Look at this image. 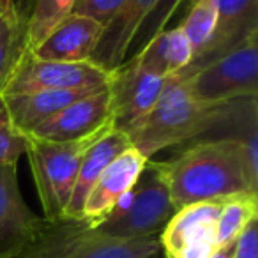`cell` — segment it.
I'll list each match as a JSON object with an SVG mask.
<instances>
[{"mask_svg":"<svg viewBox=\"0 0 258 258\" xmlns=\"http://www.w3.org/2000/svg\"><path fill=\"white\" fill-rule=\"evenodd\" d=\"M76 0H34L27 15V41L30 51L44 41L60 20L71 13Z\"/></svg>","mask_w":258,"mask_h":258,"instance_id":"21","label":"cell"},{"mask_svg":"<svg viewBox=\"0 0 258 258\" xmlns=\"http://www.w3.org/2000/svg\"><path fill=\"white\" fill-rule=\"evenodd\" d=\"M156 4L158 0H125L101 32L99 41L90 55V62L108 73L120 68L127 58L129 46L138 29Z\"/></svg>","mask_w":258,"mask_h":258,"instance_id":"13","label":"cell"},{"mask_svg":"<svg viewBox=\"0 0 258 258\" xmlns=\"http://www.w3.org/2000/svg\"><path fill=\"white\" fill-rule=\"evenodd\" d=\"M175 212L161 172L156 163L149 159L131 189V202L127 209L120 216L108 218L96 228L106 235L120 239L154 237L163 232Z\"/></svg>","mask_w":258,"mask_h":258,"instance_id":"6","label":"cell"},{"mask_svg":"<svg viewBox=\"0 0 258 258\" xmlns=\"http://www.w3.org/2000/svg\"><path fill=\"white\" fill-rule=\"evenodd\" d=\"M103 27L87 16L69 13L53 27L50 34L37 44L32 53L41 60L87 62L90 60Z\"/></svg>","mask_w":258,"mask_h":258,"instance_id":"15","label":"cell"},{"mask_svg":"<svg viewBox=\"0 0 258 258\" xmlns=\"http://www.w3.org/2000/svg\"><path fill=\"white\" fill-rule=\"evenodd\" d=\"M113 73L87 62H53L41 60L32 51L23 57L18 69L11 76L2 96L30 94L39 90L78 89V87L110 85Z\"/></svg>","mask_w":258,"mask_h":258,"instance_id":"7","label":"cell"},{"mask_svg":"<svg viewBox=\"0 0 258 258\" xmlns=\"http://www.w3.org/2000/svg\"><path fill=\"white\" fill-rule=\"evenodd\" d=\"M111 127L115 125L69 142H51L25 135V156L29 158L30 172L43 207V218L46 221L64 219L83 156Z\"/></svg>","mask_w":258,"mask_h":258,"instance_id":"4","label":"cell"},{"mask_svg":"<svg viewBox=\"0 0 258 258\" xmlns=\"http://www.w3.org/2000/svg\"><path fill=\"white\" fill-rule=\"evenodd\" d=\"M184 0H158V4L154 6V9L151 11V15L145 18V22L140 25L138 29L137 36H135L133 43L129 46V51H127V58L137 55L149 41L152 39L154 36H158L159 32L166 29L170 20L175 16L177 9L180 8ZM125 58V60H127Z\"/></svg>","mask_w":258,"mask_h":258,"instance_id":"23","label":"cell"},{"mask_svg":"<svg viewBox=\"0 0 258 258\" xmlns=\"http://www.w3.org/2000/svg\"><path fill=\"white\" fill-rule=\"evenodd\" d=\"M46 219L30 211L18 184L16 165L0 166V258H11L37 235Z\"/></svg>","mask_w":258,"mask_h":258,"instance_id":"10","label":"cell"},{"mask_svg":"<svg viewBox=\"0 0 258 258\" xmlns=\"http://www.w3.org/2000/svg\"><path fill=\"white\" fill-rule=\"evenodd\" d=\"M156 166L175 211L200 202L258 195L256 133L200 142Z\"/></svg>","mask_w":258,"mask_h":258,"instance_id":"1","label":"cell"},{"mask_svg":"<svg viewBox=\"0 0 258 258\" xmlns=\"http://www.w3.org/2000/svg\"><path fill=\"white\" fill-rule=\"evenodd\" d=\"M159 235L120 239L85 221H46L30 242L11 258H158Z\"/></svg>","mask_w":258,"mask_h":258,"instance_id":"3","label":"cell"},{"mask_svg":"<svg viewBox=\"0 0 258 258\" xmlns=\"http://www.w3.org/2000/svg\"><path fill=\"white\" fill-rule=\"evenodd\" d=\"M233 258H258V218H254L237 237Z\"/></svg>","mask_w":258,"mask_h":258,"instance_id":"26","label":"cell"},{"mask_svg":"<svg viewBox=\"0 0 258 258\" xmlns=\"http://www.w3.org/2000/svg\"><path fill=\"white\" fill-rule=\"evenodd\" d=\"M258 37V0H218V20L207 46L177 78H186Z\"/></svg>","mask_w":258,"mask_h":258,"instance_id":"8","label":"cell"},{"mask_svg":"<svg viewBox=\"0 0 258 258\" xmlns=\"http://www.w3.org/2000/svg\"><path fill=\"white\" fill-rule=\"evenodd\" d=\"M187 90L202 103L228 104L258 96V37L186 78Z\"/></svg>","mask_w":258,"mask_h":258,"instance_id":"5","label":"cell"},{"mask_svg":"<svg viewBox=\"0 0 258 258\" xmlns=\"http://www.w3.org/2000/svg\"><path fill=\"white\" fill-rule=\"evenodd\" d=\"M170 80L145 71L131 58L115 69L108 87L115 127L125 131L140 120L156 104Z\"/></svg>","mask_w":258,"mask_h":258,"instance_id":"9","label":"cell"},{"mask_svg":"<svg viewBox=\"0 0 258 258\" xmlns=\"http://www.w3.org/2000/svg\"><path fill=\"white\" fill-rule=\"evenodd\" d=\"M129 147H131V142H129L127 135L124 131H120V129L111 127L104 137H101L85 152L82 165H80L75 187H73L71 198H69V204L66 207L64 219H75V221L82 219L83 204H85L87 197H89L96 180L101 177L104 168L115 158H118L122 152L127 151Z\"/></svg>","mask_w":258,"mask_h":258,"instance_id":"17","label":"cell"},{"mask_svg":"<svg viewBox=\"0 0 258 258\" xmlns=\"http://www.w3.org/2000/svg\"><path fill=\"white\" fill-rule=\"evenodd\" d=\"M129 58L145 71L172 78L189 66L193 60V48L186 32L179 25L175 29H165L159 32L137 55Z\"/></svg>","mask_w":258,"mask_h":258,"instance_id":"18","label":"cell"},{"mask_svg":"<svg viewBox=\"0 0 258 258\" xmlns=\"http://www.w3.org/2000/svg\"><path fill=\"white\" fill-rule=\"evenodd\" d=\"M226 200L228 198L200 202V204L179 209L159 233L161 251L165 253V256L173 254L182 247L195 246V244H216L218 218Z\"/></svg>","mask_w":258,"mask_h":258,"instance_id":"16","label":"cell"},{"mask_svg":"<svg viewBox=\"0 0 258 258\" xmlns=\"http://www.w3.org/2000/svg\"><path fill=\"white\" fill-rule=\"evenodd\" d=\"M29 51L27 15L15 0H0V96Z\"/></svg>","mask_w":258,"mask_h":258,"instance_id":"19","label":"cell"},{"mask_svg":"<svg viewBox=\"0 0 258 258\" xmlns=\"http://www.w3.org/2000/svg\"><path fill=\"white\" fill-rule=\"evenodd\" d=\"M108 85L96 87H78V89H55L39 90L30 94H13V96H0L6 110L9 113L13 125L22 135L32 133L41 124L50 120L51 117L62 111L66 106L73 104L82 97L92 96Z\"/></svg>","mask_w":258,"mask_h":258,"instance_id":"14","label":"cell"},{"mask_svg":"<svg viewBox=\"0 0 258 258\" xmlns=\"http://www.w3.org/2000/svg\"><path fill=\"white\" fill-rule=\"evenodd\" d=\"M23 154H25V135H22L13 125L0 97V166L18 165V159Z\"/></svg>","mask_w":258,"mask_h":258,"instance_id":"24","label":"cell"},{"mask_svg":"<svg viewBox=\"0 0 258 258\" xmlns=\"http://www.w3.org/2000/svg\"><path fill=\"white\" fill-rule=\"evenodd\" d=\"M147 161L149 159H145L133 147H129L118 158H115L90 189L83 204L80 221H85L92 228L99 226L111 214L120 198L135 187Z\"/></svg>","mask_w":258,"mask_h":258,"instance_id":"11","label":"cell"},{"mask_svg":"<svg viewBox=\"0 0 258 258\" xmlns=\"http://www.w3.org/2000/svg\"><path fill=\"white\" fill-rule=\"evenodd\" d=\"M258 218V195H239L223 204L216 226V244L226 246L237 240L244 228Z\"/></svg>","mask_w":258,"mask_h":258,"instance_id":"20","label":"cell"},{"mask_svg":"<svg viewBox=\"0 0 258 258\" xmlns=\"http://www.w3.org/2000/svg\"><path fill=\"white\" fill-rule=\"evenodd\" d=\"M233 251H235V242L226 244V246H219L211 258H233Z\"/></svg>","mask_w":258,"mask_h":258,"instance_id":"27","label":"cell"},{"mask_svg":"<svg viewBox=\"0 0 258 258\" xmlns=\"http://www.w3.org/2000/svg\"><path fill=\"white\" fill-rule=\"evenodd\" d=\"M218 20V0H193L186 20L180 23L193 48V58L207 46Z\"/></svg>","mask_w":258,"mask_h":258,"instance_id":"22","label":"cell"},{"mask_svg":"<svg viewBox=\"0 0 258 258\" xmlns=\"http://www.w3.org/2000/svg\"><path fill=\"white\" fill-rule=\"evenodd\" d=\"M124 2L125 0H76L71 13L87 16L104 29Z\"/></svg>","mask_w":258,"mask_h":258,"instance_id":"25","label":"cell"},{"mask_svg":"<svg viewBox=\"0 0 258 258\" xmlns=\"http://www.w3.org/2000/svg\"><path fill=\"white\" fill-rule=\"evenodd\" d=\"M108 87L92 96L75 101L29 135L51 142H69L90 137L101 129L115 125Z\"/></svg>","mask_w":258,"mask_h":258,"instance_id":"12","label":"cell"},{"mask_svg":"<svg viewBox=\"0 0 258 258\" xmlns=\"http://www.w3.org/2000/svg\"><path fill=\"white\" fill-rule=\"evenodd\" d=\"M228 104L202 103L187 90L184 80L172 76L156 104L124 133L131 147L145 159L163 149L184 144L225 120Z\"/></svg>","mask_w":258,"mask_h":258,"instance_id":"2","label":"cell"}]
</instances>
